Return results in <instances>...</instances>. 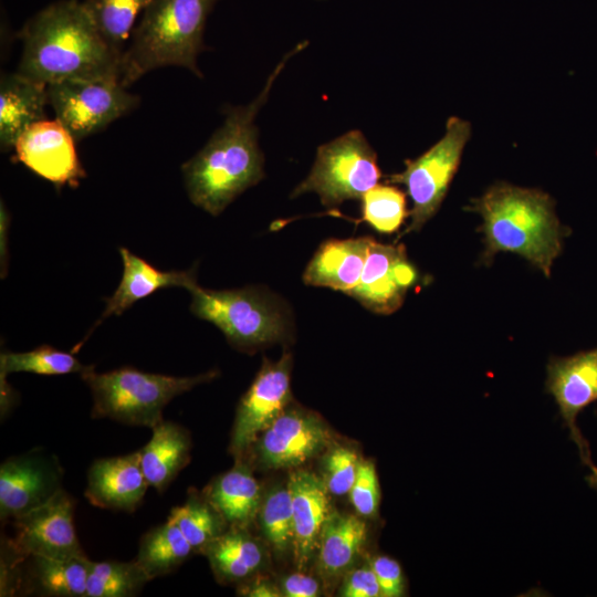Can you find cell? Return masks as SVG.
I'll use <instances>...</instances> for the list:
<instances>
[{"label": "cell", "instance_id": "cell-38", "mask_svg": "<svg viewBox=\"0 0 597 597\" xmlns=\"http://www.w3.org/2000/svg\"><path fill=\"white\" fill-rule=\"evenodd\" d=\"M282 593L287 597H315L320 595V584L308 575L294 573L283 580Z\"/></svg>", "mask_w": 597, "mask_h": 597}, {"label": "cell", "instance_id": "cell-14", "mask_svg": "<svg viewBox=\"0 0 597 597\" xmlns=\"http://www.w3.org/2000/svg\"><path fill=\"white\" fill-rule=\"evenodd\" d=\"M56 459L40 451L7 459L0 467V516L14 520L49 502L61 490Z\"/></svg>", "mask_w": 597, "mask_h": 597}, {"label": "cell", "instance_id": "cell-3", "mask_svg": "<svg viewBox=\"0 0 597 597\" xmlns=\"http://www.w3.org/2000/svg\"><path fill=\"white\" fill-rule=\"evenodd\" d=\"M554 207L548 193L506 182L494 184L473 199L468 209L483 220L479 228L484 240L482 263L490 264L499 252H511L549 276L569 231Z\"/></svg>", "mask_w": 597, "mask_h": 597}, {"label": "cell", "instance_id": "cell-11", "mask_svg": "<svg viewBox=\"0 0 597 597\" xmlns=\"http://www.w3.org/2000/svg\"><path fill=\"white\" fill-rule=\"evenodd\" d=\"M292 356L277 362L264 359L252 385L242 396L235 412L230 448L234 455L249 449L258 437L286 410L291 392Z\"/></svg>", "mask_w": 597, "mask_h": 597}, {"label": "cell", "instance_id": "cell-12", "mask_svg": "<svg viewBox=\"0 0 597 597\" xmlns=\"http://www.w3.org/2000/svg\"><path fill=\"white\" fill-rule=\"evenodd\" d=\"M76 140L56 118L42 119L28 127L14 144V161L56 188H76L86 176L75 147Z\"/></svg>", "mask_w": 597, "mask_h": 597}, {"label": "cell", "instance_id": "cell-2", "mask_svg": "<svg viewBox=\"0 0 597 597\" xmlns=\"http://www.w3.org/2000/svg\"><path fill=\"white\" fill-rule=\"evenodd\" d=\"M17 73L50 85L63 81H119L122 56L98 33L82 2L57 0L34 13L18 32Z\"/></svg>", "mask_w": 597, "mask_h": 597}, {"label": "cell", "instance_id": "cell-4", "mask_svg": "<svg viewBox=\"0 0 597 597\" xmlns=\"http://www.w3.org/2000/svg\"><path fill=\"white\" fill-rule=\"evenodd\" d=\"M220 0H151L135 27L119 64V83L128 87L165 66L185 67L202 77L197 59L207 50L206 24Z\"/></svg>", "mask_w": 597, "mask_h": 597}, {"label": "cell", "instance_id": "cell-35", "mask_svg": "<svg viewBox=\"0 0 597 597\" xmlns=\"http://www.w3.org/2000/svg\"><path fill=\"white\" fill-rule=\"evenodd\" d=\"M349 499L356 512L362 516H375L380 501V490L375 464L360 461Z\"/></svg>", "mask_w": 597, "mask_h": 597}, {"label": "cell", "instance_id": "cell-24", "mask_svg": "<svg viewBox=\"0 0 597 597\" xmlns=\"http://www.w3.org/2000/svg\"><path fill=\"white\" fill-rule=\"evenodd\" d=\"M218 579L226 583L244 582L262 567L264 553L247 527L229 526L201 552Z\"/></svg>", "mask_w": 597, "mask_h": 597}, {"label": "cell", "instance_id": "cell-23", "mask_svg": "<svg viewBox=\"0 0 597 597\" xmlns=\"http://www.w3.org/2000/svg\"><path fill=\"white\" fill-rule=\"evenodd\" d=\"M203 494L229 526L248 527L258 515L261 488L244 463L217 476Z\"/></svg>", "mask_w": 597, "mask_h": 597}, {"label": "cell", "instance_id": "cell-10", "mask_svg": "<svg viewBox=\"0 0 597 597\" xmlns=\"http://www.w3.org/2000/svg\"><path fill=\"white\" fill-rule=\"evenodd\" d=\"M74 501L62 489L49 502L13 521L9 543L11 564L29 556L69 558L85 556L74 526Z\"/></svg>", "mask_w": 597, "mask_h": 597}, {"label": "cell", "instance_id": "cell-8", "mask_svg": "<svg viewBox=\"0 0 597 597\" xmlns=\"http://www.w3.org/2000/svg\"><path fill=\"white\" fill-rule=\"evenodd\" d=\"M470 134L469 122L455 116L448 118L440 140L416 159L406 160L405 170L387 177L389 184L404 185L412 201L410 223L399 238L419 231L439 210Z\"/></svg>", "mask_w": 597, "mask_h": 597}, {"label": "cell", "instance_id": "cell-20", "mask_svg": "<svg viewBox=\"0 0 597 597\" xmlns=\"http://www.w3.org/2000/svg\"><path fill=\"white\" fill-rule=\"evenodd\" d=\"M49 105L46 85L17 72L0 78V148L10 151L19 136L32 124L45 118Z\"/></svg>", "mask_w": 597, "mask_h": 597}, {"label": "cell", "instance_id": "cell-6", "mask_svg": "<svg viewBox=\"0 0 597 597\" xmlns=\"http://www.w3.org/2000/svg\"><path fill=\"white\" fill-rule=\"evenodd\" d=\"M190 311L218 327L228 342L252 349L287 337V308L277 298L256 287L209 290L197 284L189 290Z\"/></svg>", "mask_w": 597, "mask_h": 597}, {"label": "cell", "instance_id": "cell-25", "mask_svg": "<svg viewBox=\"0 0 597 597\" xmlns=\"http://www.w3.org/2000/svg\"><path fill=\"white\" fill-rule=\"evenodd\" d=\"M367 537L366 524L355 515L331 511L321 531L317 559L321 573L334 578L348 572Z\"/></svg>", "mask_w": 597, "mask_h": 597}, {"label": "cell", "instance_id": "cell-16", "mask_svg": "<svg viewBox=\"0 0 597 597\" xmlns=\"http://www.w3.org/2000/svg\"><path fill=\"white\" fill-rule=\"evenodd\" d=\"M331 439L317 416L286 409L254 441L256 461L268 469L296 467L322 451Z\"/></svg>", "mask_w": 597, "mask_h": 597}, {"label": "cell", "instance_id": "cell-31", "mask_svg": "<svg viewBox=\"0 0 597 597\" xmlns=\"http://www.w3.org/2000/svg\"><path fill=\"white\" fill-rule=\"evenodd\" d=\"M92 365L82 364L74 355L41 345L32 350L22 353L4 352L0 355L1 379L11 373H32L38 375L84 374Z\"/></svg>", "mask_w": 597, "mask_h": 597}, {"label": "cell", "instance_id": "cell-13", "mask_svg": "<svg viewBox=\"0 0 597 597\" xmlns=\"http://www.w3.org/2000/svg\"><path fill=\"white\" fill-rule=\"evenodd\" d=\"M546 390L551 394L559 413L577 446L582 461L593 463L587 440L577 427V416L597 400V348L567 357H553L547 365Z\"/></svg>", "mask_w": 597, "mask_h": 597}, {"label": "cell", "instance_id": "cell-1", "mask_svg": "<svg viewBox=\"0 0 597 597\" xmlns=\"http://www.w3.org/2000/svg\"><path fill=\"white\" fill-rule=\"evenodd\" d=\"M305 45L306 42L298 44L282 57L253 101L247 105L227 106L222 125L193 157L182 164L185 187L195 206L218 216L239 195L263 179L264 155L258 142L255 117L286 62Z\"/></svg>", "mask_w": 597, "mask_h": 597}, {"label": "cell", "instance_id": "cell-21", "mask_svg": "<svg viewBox=\"0 0 597 597\" xmlns=\"http://www.w3.org/2000/svg\"><path fill=\"white\" fill-rule=\"evenodd\" d=\"M371 238L324 242L307 264L303 281L347 293L359 282Z\"/></svg>", "mask_w": 597, "mask_h": 597}, {"label": "cell", "instance_id": "cell-29", "mask_svg": "<svg viewBox=\"0 0 597 597\" xmlns=\"http://www.w3.org/2000/svg\"><path fill=\"white\" fill-rule=\"evenodd\" d=\"M168 520L178 526L196 553H201L229 527L206 495L193 491L182 505L171 509Z\"/></svg>", "mask_w": 597, "mask_h": 597}, {"label": "cell", "instance_id": "cell-34", "mask_svg": "<svg viewBox=\"0 0 597 597\" xmlns=\"http://www.w3.org/2000/svg\"><path fill=\"white\" fill-rule=\"evenodd\" d=\"M359 460L355 451L336 447L325 455L323 481L328 493L344 495L349 493L358 471Z\"/></svg>", "mask_w": 597, "mask_h": 597}, {"label": "cell", "instance_id": "cell-15", "mask_svg": "<svg viewBox=\"0 0 597 597\" xmlns=\"http://www.w3.org/2000/svg\"><path fill=\"white\" fill-rule=\"evenodd\" d=\"M416 280L417 270L402 244H381L373 239L359 282L346 294L371 312L391 314L401 306Z\"/></svg>", "mask_w": 597, "mask_h": 597}, {"label": "cell", "instance_id": "cell-37", "mask_svg": "<svg viewBox=\"0 0 597 597\" xmlns=\"http://www.w3.org/2000/svg\"><path fill=\"white\" fill-rule=\"evenodd\" d=\"M343 597H378L380 588L370 565L348 572L339 590Z\"/></svg>", "mask_w": 597, "mask_h": 597}, {"label": "cell", "instance_id": "cell-5", "mask_svg": "<svg viewBox=\"0 0 597 597\" xmlns=\"http://www.w3.org/2000/svg\"><path fill=\"white\" fill-rule=\"evenodd\" d=\"M211 370L191 377L151 374L132 367L82 374L92 391L93 418H108L129 426L154 428L165 407L177 396L217 377Z\"/></svg>", "mask_w": 597, "mask_h": 597}, {"label": "cell", "instance_id": "cell-9", "mask_svg": "<svg viewBox=\"0 0 597 597\" xmlns=\"http://www.w3.org/2000/svg\"><path fill=\"white\" fill-rule=\"evenodd\" d=\"M55 118L76 142L136 109L140 97L117 80L63 81L46 86Z\"/></svg>", "mask_w": 597, "mask_h": 597}, {"label": "cell", "instance_id": "cell-32", "mask_svg": "<svg viewBox=\"0 0 597 597\" xmlns=\"http://www.w3.org/2000/svg\"><path fill=\"white\" fill-rule=\"evenodd\" d=\"M360 200L363 220L381 233L397 231L409 216L406 195L395 186L377 185Z\"/></svg>", "mask_w": 597, "mask_h": 597}, {"label": "cell", "instance_id": "cell-7", "mask_svg": "<svg viewBox=\"0 0 597 597\" xmlns=\"http://www.w3.org/2000/svg\"><path fill=\"white\" fill-rule=\"evenodd\" d=\"M380 177L376 151L364 134L354 129L317 148L308 176L294 188L291 198L315 192L323 206L332 208L362 199Z\"/></svg>", "mask_w": 597, "mask_h": 597}, {"label": "cell", "instance_id": "cell-26", "mask_svg": "<svg viewBox=\"0 0 597 597\" xmlns=\"http://www.w3.org/2000/svg\"><path fill=\"white\" fill-rule=\"evenodd\" d=\"M27 586L42 596L85 597L90 561L86 556H29Z\"/></svg>", "mask_w": 597, "mask_h": 597}, {"label": "cell", "instance_id": "cell-18", "mask_svg": "<svg viewBox=\"0 0 597 597\" xmlns=\"http://www.w3.org/2000/svg\"><path fill=\"white\" fill-rule=\"evenodd\" d=\"M293 515V553L304 569L318 548L322 527L331 509L323 479L308 471H294L287 482Z\"/></svg>", "mask_w": 597, "mask_h": 597}, {"label": "cell", "instance_id": "cell-28", "mask_svg": "<svg viewBox=\"0 0 597 597\" xmlns=\"http://www.w3.org/2000/svg\"><path fill=\"white\" fill-rule=\"evenodd\" d=\"M151 0H84L85 11L107 45L123 55L139 13Z\"/></svg>", "mask_w": 597, "mask_h": 597}, {"label": "cell", "instance_id": "cell-22", "mask_svg": "<svg viewBox=\"0 0 597 597\" xmlns=\"http://www.w3.org/2000/svg\"><path fill=\"white\" fill-rule=\"evenodd\" d=\"M153 429L150 440L140 449V465L149 485L163 493L190 460L188 431L161 420Z\"/></svg>", "mask_w": 597, "mask_h": 597}, {"label": "cell", "instance_id": "cell-27", "mask_svg": "<svg viewBox=\"0 0 597 597\" xmlns=\"http://www.w3.org/2000/svg\"><path fill=\"white\" fill-rule=\"evenodd\" d=\"M193 553L195 549L178 526L167 520L142 536L135 559L154 579L172 573Z\"/></svg>", "mask_w": 597, "mask_h": 597}, {"label": "cell", "instance_id": "cell-39", "mask_svg": "<svg viewBox=\"0 0 597 597\" xmlns=\"http://www.w3.org/2000/svg\"><path fill=\"white\" fill-rule=\"evenodd\" d=\"M239 595L250 597H279L282 596L281 591L269 580L247 579L238 588Z\"/></svg>", "mask_w": 597, "mask_h": 597}, {"label": "cell", "instance_id": "cell-40", "mask_svg": "<svg viewBox=\"0 0 597 597\" xmlns=\"http://www.w3.org/2000/svg\"><path fill=\"white\" fill-rule=\"evenodd\" d=\"M587 484L597 492V467L590 468L589 474L585 478Z\"/></svg>", "mask_w": 597, "mask_h": 597}, {"label": "cell", "instance_id": "cell-17", "mask_svg": "<svg viewBox=\"0 0 597 597\" xmlns=\"http://www.w3.org/2000/svg\"><path fill=\"white\" fill-rule=\"evenodd\" d=\"M149 486L140 465L139 451H135L95 460L87 472L84 494L94 506L133 512Z\"/></svg>", "mask_w": 597, "mask_h": 597}, {"label": "cell", "instance_id": "cell-36", "mask_svg": "<svg viewBox=\"0 0 597 597\" xmlns=\"http://www.w3.org/2000/svg\"><path fill=\"white\" fill-rule=\"evenodd\" d=\"M380 588L381 597L405 595L406 582L400 564L386 555H378L370 562Z\"/></svg>", "mask_w": 597, "mask_h": 597}, {"label": "cell", "instance_id": "cell-19", "mask_svg": "<svg viewBox=\"0 0 597 597\" xmlns=\"http://www.w3.org/2000/svg\"><path fill=\"white\" fill-rule=\"evenodd\" d=\"M119 254L124 266L122 280L115 292L105 298V310L92 326L91 332L105 318L112 315L123 314L134 303L151 295L160 289L181 286L189 290L192 285L197 284L195 269L187 271H161L135 255L126 248H119Z\"/></svg>", "mask_w": 597, "mask_h": 597}, {"label": "cell", "instance_id": "cell-30", "mask_svg": "<svg viewBox=\"0 0 597 597\" xmlns=\"http://www.w3.org/2000/svg\"><path fill=\"white\" fill-rule=\"evenodd\" d=\"M151 580L136 559L130 562H93L85 597H132Z\"/></svg>", "mask_w": 597, "mask_h": 597}, {"label": "cell", "instance_id": "cell-33", "mask_svg": "<svg viewBox=\"0 0 597 597\" xmlns=\"http://www.w3.org/2000/svg\"><path fill=\"white\" fill-rule=\"evenodd\" d=\"M256 516L265 538L277 554L293 547L292 503L287 486L268 492Z\"/></svg>", "mask_w": 597, "mask_h": 597}]
</instances>
